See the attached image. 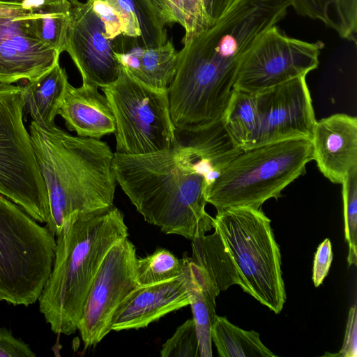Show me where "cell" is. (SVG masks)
Masks as SVG:
<instances>
[{
  "instance_id": "484cf974",
  "label": "cell",
  "mask_w": 357,
  "mask_h": 357,
  "mask_svg": "<svg viewBox=\"0 0 357 357\" xmlns=\"http://www.w3.org/2000/svg\"><path fill=\"white\" fill-rule=\"evenodd\" d=\"M183 259H178L168 250L158 248L146 257L137 258L136 278L139 284H147L180 275Z\"/></svg>"
},
{
  "instance_id": "4dcf8cb0",
  "label": "cell",
  "mask_w": 357,
  "mask_h": 357,
  "mask_svg": "<svg viewBox=\"0 0 357 357\" xmlns=\"http://www.w3.org/2000/svg\"><path fill=\"white\" fill-rule=\"evenodd\" d=\"M296 13L303 17L319 20L328 25L332 0H289Z\"/></svg>"
},
{
  "instance_id": "74e56055",
  "label": "cell",
  "mask_w": 357,
  "mask_h": 357,
  "mask_svg": "<svg viewBox=\"0 0 357 357\" xmlns=\"http://www.w3.org/2000/svg\"><path fill=\"white\" fill-rule=\"evenodd\" d=\"M1 1H15V2H25L26 1V0H1Z\"/></svg>"
},
{
  "instance_id": "9a60e30c",
  "label": "cell",
  "mask_w": 357,
  "mask_h": 357,
  "mask_svg": "<svg viewBox=\"0 0 357 357\" xmlns=\"http://www.w3.org/2000/svg\"><path fill=\"white\" fill-rule=\"evenodd\" d=\"M312 160L330 181L342 184L357 167V119L335 114L316 121L310 137Z\"/></svg>"
},
{
  "instance_id": "9c48e42d",
  "label": "cell",
  "mask_w": 357,
  "mask_h": 357,
  "mask_svg": "<svg viewBox=\"0 0 357 357\" xmlns=\"http://www.w3.org/2000/svg\"><path fill=\"white\" fill-rule=\"evenodd\" d=\"M324 47L286 35L276 25L266 29L242 61L234 89L257 94L316 69Z\"/></svg>"
},
{
  "instance_id": "8d00e7d4",
  "label": "cell",
  "mask_w": 357,
  "mask_h": 357,
  "mask_svg": "<svg viewBox=\"0 0 357 357\" xmlns=\"http://www.w3.org/2000/svg\"><path fill=\"white\" fill-rule=\"evenodd\" d=\"M20 86L12 84L0 83V91H8L18 89Z\"/></svg>"
},
{
  "instance_id": "7402d4cb",
  "label": "cell",
  "mask_w": 357,
  "mask_h": 357,
  "mask_svg": "<svg viewBox=\"0 0 357 357\" xmlns=\"http://www.w3.org/2000/svg\"><path fill=\"white\" fill-rule=\"evenodd\" d=\"M192 241V261L202 267L220 291L233 284L242 286L238 266L217 230Z\"/></svg>"
},
{
  "instance_id": "8992f818",
  "label": "cell",
  "mask_w": 357,
  "mask_h": 357,
  "mask_svg": "<svg viewBox=\"0 0 357 357\" xmlns=\"http://www.w3.org/2000/svg\"><path fill=\"white\" fill-rule=\"evenodd\" d=\"M55 236L0 194V301L28 307L50 274Z\"/></svg>"
},
{
  "instance_id": "5bb4252c",
  "label": "cell",
  "mask_w": 357,
  "mask_h": 357,
  "mask_svg": "<svg viewBox=\"0 0 357 357\" xmlns=\"http://www.w3.org/2000/svg\"><path fill=\"white\" fill-rule=\"evenodd\" d=\"M184 266V263H183ZM186 273L147 284H138L119 305L112 322V331L139 329L163 316L190 305Z\"/></svg>"
},
{
  "instance_id": "cb8c5ba5",
  "label": "cell",
  "mask_w": 357,
  "mask_h": 357,
  "mask_svg": "<svg viewBox=\"0 0 357 357\" xmlns=\"http://www.w3.org/2000/svg\"><path fill=\"white\" fill-rule=\"evenodd\" d=\"M211 334L220 357L277 356L262 343L257 332L243 330L225 317L215 315Z\"/></svg>"
},
{
  "instance_id": "603a6c76",
  "label": "cell",
  "mask_w": 357,
  "mask_h": 357,
  "mask_svg": "<svg viewBox=\"0 0 357 357\" xmlns=\"http://www.w3.org/2000/svg\"><path fill=\"white\" fill-rule=\"evenodd\" d=\"M221 119L230 137L242 150L256 146L259 117L255 94L234 89Z\"/></svg>"
},
{
  "instance_id": "52a82bcc",
  "label": "cell",
  "mask_w": 357,
  "mask_h": 357,
  "mask_svg": "<svg viewBox=\"0 0 357 357\" xmlns=\"http://www.w3.org/2000/svg\"><path fill=\"white\" fill-rule=\"evenodd\" d=\"M101 90L114 114L116 152L141 155L174 146L167 91L142 84L123 68L117 79Z\"/></svg>"
},
{
  "instance_id": "ac0fdd59",
  "label": "cell",
  "mask_w": 357,
  "mask_h": 357,
  "mask_svg": "<svg viewBox=\"0 0 357 357\" xmlns=\"http://www.w3.org/2000/svg\"><path fill=\"white\" fill-rule=\"evenodd\" d=\"M98 87H79L68 82L58 110L68 130L80 137L100 139L116 131L114 114L105 95Z\"/></svg>"
},
{
  "instance_id": "e0dca14e",
  "label": "cell",
  "mask_w": 357,
  "mask_h": 357,
  "mask_svg": "<svg viewBox=\"0 0 357 357\" xmlns=\"http://www.w3.org/2000/svg\"><path fill=\"white\" fill-rule=\"evenodd\" d=\"M121 67L142 84L167 91L176 69L178 52L171 40L155 47H144L137 38L121 35L112 41Z\"/></svg>"
},
{
  "instance_id": "7c38bea8",
  "label": "cell",
  "mask_w": 357,
  "mask_h": 357,
  "mask_svg": "<svg viewBox=\"0 0 357 357\" xmlns=\"http://www.w3.org/2000/svg\"><path fill=\"white\" fill-rule=\"evenodd\" d=\"M68 1L65 51L77 68L82 84L101 89L117 79L122 67L114 56L111 40L105 38L102 22L90 3Z\"/></svg>"
},
{
  "instance_id": "d6986e66",
  "label": "cell",
  "mask_w": 357,
  "mask_h": 357,
  "mask_svg": "<svg viewBox=\"0 0 357 357\" xmlns=\"http://www.w3.org/2000/svg\"><path fill=\"white\" fill-rule=\"evenodd\" d=\"M184 270L188 278L190 305L195 323L200 357H211V326L215 317V298L220 291L206 271L195 264L191 257L183 256Z\"/></svg>"
},
{
  "instance_id": "83f0119b",
  "label": "cell",
  "mask_w": 357,
  "mask_h": 357,
  "mask_svg": "<svg viewBox=\"0 0 357 357\" xmlns=\"http://www.w3.org/2000/svg\"><path fill=\"white\" fill-rule=\"evenodd\" d=\"M345 239L349 245V266L357 263V167L347 175L342 183Z\"/></svg>"
},
{
  "instance_id": "6da1fadb",
  "label": "cell",
  "mask_w": 357,
  "mask_h": 357,
  "mask_svg": "<svg viewBox=\"0 0 357 357\" xmlns=\"http://www.w3.org/2000/svg\"><path fill=\"white\" fill-rule=\"evenodd\" d=\"M122 211L112 205L67 217L56 235L52 268L38 298L39 310L53 333L77 331L86 299L110 248L128 237Z\"/></svg>"
},
{
  "instance_id": "ba28073f",
  "label": "cell",
  "mask_w": 357,
  "mask_h": 357,
  "mask_svg": "<svg viewBox=\"0 0 357 357\" xmlns=\"http://www.w3.org/2000/svg\"><path fill=\"white\" fill-rule=\"evenodd\" d=\"M22 86L0 91V194L40 223L50 216L45 182L24 122Z\"/></svg>"
},
{
  "instance_id": "277c9868",
  "label": "cell",
  "mask_w": 357,
  "mask_h": 357,
  "mask_svg": "<svg viewBox=\"0 0 357 357\" xmlns=\"http://www.w3.org/2000/svg\"><path fill=\"white\" fill-rule=\"evenodd\" d=\"M312 160L309 139H294L241 151L204 189L207 203L258 209L304 174Z\"/></svg>"
},
{
  "instance_id": "d590c367",
  "label": "cell",
  "mask_w": 357,
  "mask_h": 357,
  "mask_svg": "<svg viewBox=\"0 0 357 357\" xmlns=\"http://www.w3.org/2000/svg\"><path fill=\"white\" fill-rule=\"evenodd\" d=\"M20 2L7 1L0 0V12L7 8H11L17 5Z\"/></svg>"
},
{
  "instance_id": "e575fe53",
  "label": "cell",
  "mask_w": 357,
  "mask_h": 357,
  "mask_svg": "<svg viewBox=\"0 0 357 357\" xmlns=\"http://www.w3.org/2000/svg\"><path fill=\"white\" fill-rule=\"evenodd\" d=\"M239 0H203L205 11L212 24Z\"/></svg>"
},
{
  "instance_id": "3957f363",
  "label": "cell",
  "mask_w": 357,
  "mask_h": 357,
  "mask_svg": "<svg viewBox=\"0 0 357 357\" xmlns=\"http://www.w3.org/2000/svg\"><path fill=\"white\" fill-rule=\"evenodd\" d=\"M117 182L147 222L189 240L213 228L203 176L183 164L175 147L141 155L114 153Z\"/></svg>"
},
{
  "instance_id": "d4e9b609",
  "label": "cell",
  "mask_w": 357,
  "mask_h": 357,
  "mask_svg": "<svg viewBox=\"0 0 357 357\" xmlns=\"http://www.w3.org/2000/svg\"><path fill=\"white\" fill-rule=\"evenodd\" d=\"M30 6L40 38L61 54L69 24L68 0H39Z\"/></svg>"
},
{
  "instance_id": "d6a6232c",
  "label": "cell",
  "mask_w": 357,
  "mask_h": 357,
  "mask_svg": "<svg viewBox=\"0 0 357 357\" xmlns=\"http://www.w3.org/2000/svg\"><path fill=\"white\" fill-rule=\"evenodd\" d=\"M333 260L331 241L326 238L317 248L314 255L312 280L316 287H319L328 273Z\"/></svg>"
},
{
  "instance_id": "f546056e",
  "label": "cell",
  "mask_w": 357,
  "mask_h": 357,
  "mask_svg": "<svg viewBox=\"0 0 357 357\" xmlns=\"http://www.w3.org/2000/svg\"><path fill=\"white\" fill-rule=\"evenodd\" d=\"M328 26L340 38L356 43L357 0H332Z\"/></svg>"
},
{
  "instance_id": "4316f807",
  "label": "cell",
  "mask_w": 357,
  "mask_h": 357,
  "mask_svg": "<svg viewBox=\"0 0 357 357\" xmlns=\"http://www.w3.org/2000/svg\"><path fill=\"white\" fill-rule=\"evenodd\" d=\"M167 1L176 22L185 30L183 44L213 24L205 11L203 0Z\"/></svg>"
},
{
  "instance_id": "5b68a950",
  "label": "cell",
  "mask_w": 357,
  "mask_h": 357,
  "mask_svg": "<svg viewBox=\"0 0 357 357\" xmlns=\"http://www.w3.org/2000/svg\"><path fill=\"white\" fill-rule=\"evenodd\" d=\"M213 228L236 262L241 289L279 314L286 301L281 255L271 220L258 208L228 207L217 210Z\"/></svg>"
},
{
  "instance_id": "ffe728a7",
  "label": "cell",
  "mask_w": 357,
  "mask_h": 357,
  "mask_svg": "<svg viewBox=\"0 0 357 357\" xmlns=\"http://www.w3.org/2000/svg\"><path fill=\"white\" fill-rule=\"evenodd\" d=\"M67 73L59 62L39 77L22 87L24 112L43 125L54 123L66 85Z\"/></svg>"
},
{
  "instance_id": "1f68e13d",
  "label": "cell",
  "mask_w": 357,
  "mask_h": 357,
  "mask_svg": "<svg viewBox=\"0 0 357 357\" xmlns=\"http://www.w3.org/2000/svg\"><path fill=\"white\" fill-rule=\"evenodd\" d=\"M29 344L15 337L12 332L0 327V357H35Z\"/></svg>"
},
{
  "instance_id": "7a4b0ae2",
  "label": "cell",
  "mask_w": 357,
  "mask_h": 357,
  "mask_svg": "<svg viewBox=\"0 0 357 357\" xmlns=\"http://www.w3.org/2000/svg\"><path fill=\"white\" fill-rule=\"evenodd\" d=\"M29 133L48 194L46 226L55 236L73 213L114 205V153L106 142L73 135L55 123L31 121Z\"/></svg>"
},
{
  "instance_id": "836d02e7",
  "label": "cell",
  "mask_w": 357,
  "mask_h": 357,
  "mask_svg": "<svg viewBox=\"0 0 357 357\" xmlns=\"http://www.w3.org/2000/svg\"><path fill=\"white\" fill-rule=\"evenodd\" d=\"M357 312L356 305L349 309L344 342L340 355L344 357L357 356Z\"/></svg>"
},
{
  "instance_id": "2e32d148",
  "label": "cell",
  "mask_w": 357,
  "mask_h": 357,
  "mask_svg": "<svg viewBox=\"0 0 357 357\" xmlns=\"http://www.w3.org/2000/svg\"><path fill=\"white\" fill-rule=\"evenodd\" d=\"M176 132L177 155L183 164L203 176L204 189L243 151L230 137L222 119L199 128Z\"/></svg>"
},
{
  "instance_id": "30bf717a",
  "label": "cell",
  "mask_w": 357,
  "mask_h": 357,
  "mask_svg": "<svg viewBox=\"0 0 357 357\" xmlns=\"http://www.w3.org/2000/svg\"><path fill=\"white\" fill-rule=\"evenodd\" d=\"M136 248L126 237L107 253L88 293L77 330L84 347L99 343L111 331L119 305L139 284Z\"/></svg>"
},
{
  "instance_id": "8fae6325",
  "label": "cell",
  "mask_w": 357,
  "mask_h": 357,
  "mask_svg": "<svg viewBox=\"0 0 357 357\" xmlns=\"http://www.w3.org/2000/svg\"><path fill=\"white\" fill-rule=\"evenodd\" d=\"M60 54L40 38L30 5L20 2L0 12V83L36 79Z\"/></svg>"
},
{
  "instance_id": "4fadbf2b",
  "label": "cell",
  "mask_w": 357,
  "mask_h": 357,
  "mask_svg": "<svg viewBox=\"0 0 357 357\" xmlns=\"http://www.w3.org/2000/svg\"><path fill=\"white\" fill-rule=\"evenodd\" d=\"M259 117L256 146L294 139H310L316 122L305 77L255 94Z\"/></svg>"
},
{
  "instance_id": "f1b7e54d",
  "label": "cell",
  "mask_w": 357,
  "mask_h": 357,
  "mask_svg": "<svg viewBox=\"0 0 357 357\" xmlns=\"http://www.w3.org/2000/svg\"><path fill=\"white\" fill-rule=\"evenodd\" d=\"M162 357H200L199 340L193 318L179 326L162 345Z\"/></svg>"
},
{
  "instance_id": "44dd1931",
  "label": "cell",
  "mask_w": 357,
  "mask_h": 357,
  "mask_svg": "<svg viewBox=\"0 0 357 357\" xmlns=\"http://www.w3.org/2000/svg\"><path fill=\"white\" fill-rule=\"evenodd\" d=\"M121 18L124 36L137 38L140 45L155 47L167 41L165 20L149 0H102Z\"/></svg>"
}]
</instances>
